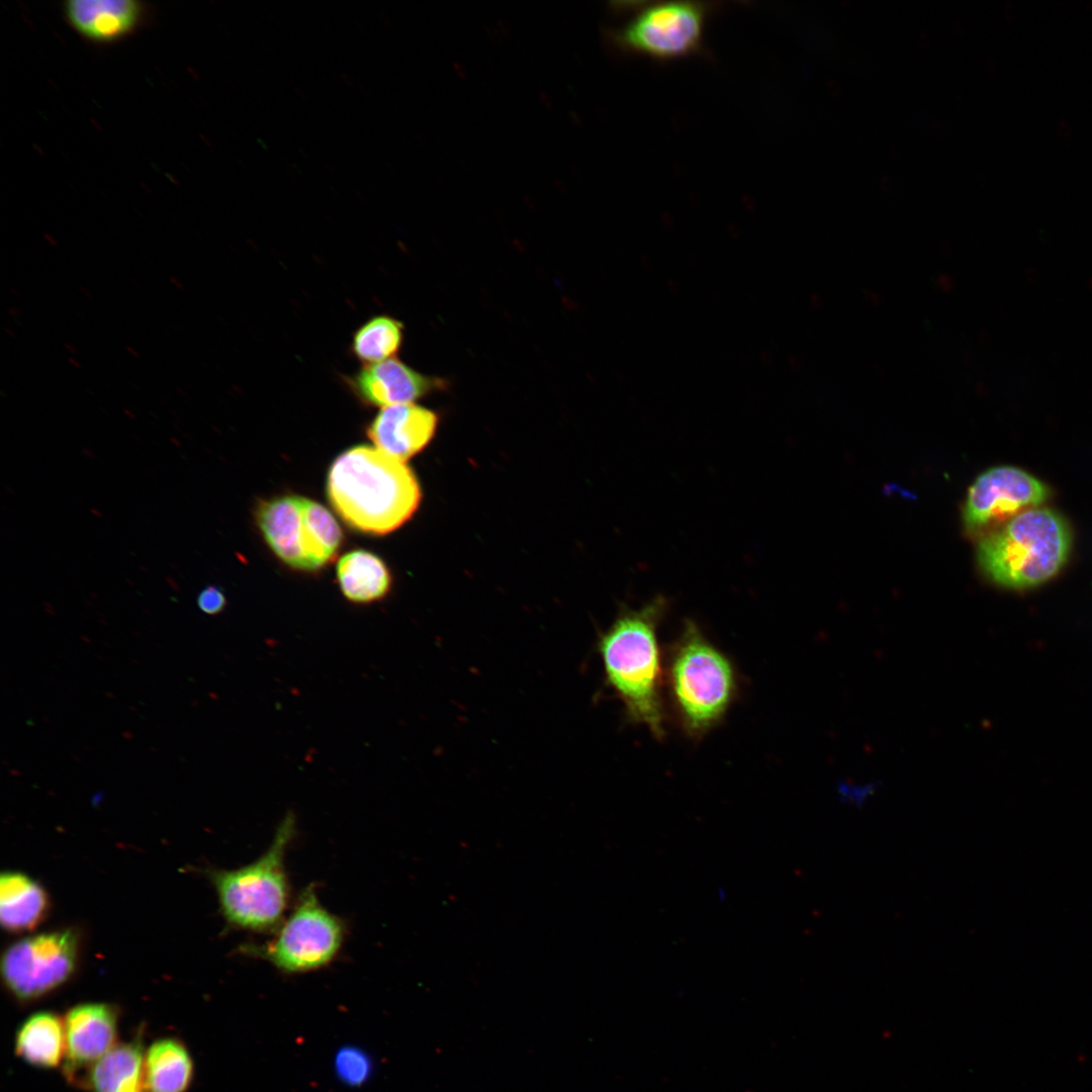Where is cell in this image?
Segmentation results:
<instances>
[{
	"label": "cell",
	"instance_id": "obj_13",
	"mask_svg": "<svg viewBox=\"0 0 1092 1092\" xmlns=\"http://www.w3.org/2000/svg\"><path fill=\"white\" fill-rule=\"evenodd\" d=\"M63 10L77 32L101 43L128 36L148 16L146 4L135 0H70Z\"/></svg>",
	"mask_w": 1092,
	"mask_h": 1092
},
{
	"label": "cell",
	"instance_id": "obj_14",
	"mask_svg": "<svg viewBox=\"0 0 1092 1092\" xmlns=\"http://www.w3.org/2000/svg\"><path fill=\"white\" fill-rule=\"evenodd\" d=\"M302 497L283 495L259 504L256 512L262 535L275 555L288 566L308 570L303 545Z\"/></svg>",
	"mask_w": 1092,
	"mask_h": 1092
},
{
	"label": "cell",
	"instance_id": "obj_27",
	"mask_svg": "<svg viewBox=\"0 0 1092 1092\" xmlns=\"http://www.w3.org/2000/svg\"><path fill=\"white\" fill-rule=\"evenodd\" d=\"M65 347H67V350H69L70 352L75 353L74 347L70 346L69 344H65Z\"/></svg>",
	"mask_w": 1092,
	"mask_h": 1092
},
{
	"label": "cell",
	"instance_id": "obj_8",
	"mask_svg": "<svg viewBox=\"0 0 1092 1092\" xmlns=\"http://www.w3.org/2000/svg\"><path fill=\"white\" fill-rule=\"evenodd\" d=\"M78 937L72 930H58L25 937L3 953V983L20 1003L36 1001L67 983L75 972Z\"/></svg>",
	"mask_w": 1092,
	"mask_h": 1092
},
{
	"label": "cell",
	"instance_id": "obj_4",
	"mask_svg": "<svg viewBox=\"0 0 1092 1092\" xmlns=\"http://www.w3.org/2000/svg\"><path fill=\"white\" fill-rule=\"evenodd\" d=\"M1071 544L1066 520L1054 510L1037 507L984 534L977 559L996 584L1024 589L1053 578L1066 563Z\"/></svg>",
	"mask_w": 1092,
	"mask_h": 1092
},
{
	"label": "cell",
	"instance_id": "obj_22",
	"mask_svg": "<svg viewBox=\"0 0 1092 1092\" xmlns=\"http://www.w3.org/2000/svg\"><path fill=\"white\" fill-rule=\"evenodd\" d=\"M336 1069L339 1076L348 1084H360L370 1073V1063L367 1057L355 1049L342 1050L336 1058Z\"/></svg>",
	"mask_w": 1092,
	"mask_h": 1092
},
{
	"label": "cell",
	"instance_id": "obj_23",
	"mask_svg": "<svg viewBox=\"0 0 1092 1092\" xmlns=\"http://www.w3.org/2000/svg\"><path fill=\"white\" fill-rule=\"evenodd\" d=\"M196 604L202 613L215 616L224 610L226 599L218 586L207 585L198 594Z\"/></svg>",
	"mask_w": 1092,
	"mask_h": 1092
},
{
	"label": "cell",
	"instance_id": "obj_26",
	"mask_svg": "<svg viewBox=\"0 0 1092 1092\" xmlns=\"http://www.w3.org/2000/svg\"><path fill=\"white\" fill-rule=\"evenodd\" d=\"M126 350L129 353H131L134 357H139V352L134 351V349H132V347H126Z\"/></svg>",
	"mask_w": 1092,
	"mask_h": 1092
},
{
	"label": "cell",
	"instance_id": "obj_9",
	"mask_svg": "<svg viewBox=\"0 0 1092 1092\" xmlns=\"http://www.w3.org/2000/svg\"><path fill=\"white\" fill-rule=\"evenodd\" d=\"M1049 487L1028 472L1013 466H997L981 473L969 487L964 525L970 532H990L1016 515L1040 507Z\"/></svg>",
	"mask_w": 1092,
	"mask_h": 1092
},
{
	"label": "cell",
	"instance_id": "obj_19",
	"mask_svg": "<svg viewBox=\"0 0 1092 1092\" xmlns=\"http://www.w3.org/2000/svg\"><path fill=\"white\" fill-rule=\"evenodd\" d=\"M336 573L342 594L356 604L381 600L391 585L385 563L366 550H353L343 555L338 561Z\"/></svg>",
	"mask_w": 1092,
	"mask_h": 1092
},
{
	"label": "cell",
	"instance_id": "obj_24",
	"mask_svg": "<svg viewBox=\"0 0 1092 1092\" xmlns=\"http://www.w3.org/2000/svg\"><path fill=\"white\" fill-rule=\"evenodd\" d=\"M170 281H171V282H173V284H174V285H175L176 287H178L179 289H181V288H182V285H181L180 281H179V280H176V279H175L174 277H170Z\"/></svg>",
	"mask_w": 1092,
	"mask_h": 1092
},
{
	"label": "cell",
	"instance_id": "obj_28",
	"mask_svg": "<svg viewBox=\"0 0 1092 1092\" xmlns=\"http://www.w3.org/2000/svg\"><path fill=\"white\" fill-rule=\"evenodd\" d=\"M80 289L82 290V292H83V293H84V294H85L86 296H90V294H89V293L87 292V290H85L84 288H80Z\"/></svg>",
	"mask_w": 1092,
	"mask_h": 1092
},
{
	"label": "cell",
	"instance_id": "obj_5",
	"mask_svg": "<svg viewBox=\"0 0 1092 1092\" xmlns=\"http://www.w3.org/2000/svg\"><path fill=\"white\" fill-rule=\"evenodd\" d=\"M295 834V819L288 814L267 850L256 860L211 873L220 911L230 925L264 933L275 931L283 922L290 899L285 858Z\"/></svg>",
	"mask_w": 1092,
	"mask_h": 1092
},
{
	"label": "cell",
	"instance_id": "obj_18",
	"mask_svg": "<svg viewBox=\"0 0 1092 1092\" xmlns=\"http://www.w3.org/2000/svg\"><path fill=\"white\" fill-rule=\"evenodd\" d=\"M48 906V895L37 882L22 873H2L0 920L7 931L33 929L47 914Z\"/></svg>",
	"mask_w": 1092,
	"mask_h": 1092
},
{
	"label": "cell",
	"instance_id": "obj_10",
	"mask_svg": "<svg viewBox=\"0 0 1092 1092\" xmlns=\"http://www.w3.org/2000/svg\"><path fill=\"white\" fill-rule=\"evenodd\" d=\"M66 1056L65 1078L83 1088L91 1067L118 1042L119 1011L109 1003L74 1005L64 1016Z\"/></svg>",
	"mask_w": 1092,
	"mask_h": 1092
},
{
	"label": "cell",
	"instance_id": "obj_12",
	"mask_svg": "<svg viewBox=\"0 0 1092 1092\" xmlns=\"http://www.w3.org/2000/svg\"><path fill=\"white\" fill-rule=\"evenodd\" d=\"M438 416L415 403L382 407L367 428L375 447L405 462L435 435Z\"/></svg>",
	"mask_w": 1092,
	"mask_h": 1092
},
{
	"label": "cell",
	"instance_id": "obj_25",
	"mask_svg": "<svg viewBox=\"0 0 1092 1092\" xmlns=\"http://www.w3.org/2000/svg\"><path fill=\"white\" fill-rule=\"evenodd\" d=\"M69 362L76 368H81V365L74 358H69Z\"/></svg>",
	"mask_w": 1092,
	"mask_h": 1092
},
{
	"label": "cell",
	"instance_id": "obj_3",
	"mask_svg": "<svg viewBox=\"0 0 1092 1092\" xmlns=\"http://www.w3.org/2000/svg\"><path fill=\"white\" fill-rule=\"evenodd\" d=\"M664 676L673 714L693 739L724 719L738 692L733 662L691 620L669 649Z\"/></svg>",
	"mask_w": 1092,
	"mask_h": 1092
},
{
	"label": "cell",
	"instance_id": "obj_16",
	"mask_svg": "<svg viewBox=\"0 0 1092 1092\" xmlns=\"http://www.w3.org/2000/svg\"><path fill=\"white\" fill-rule=\"evenodd\" d=\"M14 1052L33 1068H58L66 1056L64 1018L49 1010L30 1014L16 1029Z\"/></svg>",
	"mask_w": 1092,
	"mask_h": 1092
},
{
	"label": "cell",
	"instance_id": "obj_2",
	"mask_svg": "<svg viewBox=\"0 0 1092 1092\" xmlns=\"http://www.w3.org/2000/svg\"><path fill=\"white\" fill-rule=\"evenodd\" d=\"M329 500L351 528L384 535L404 524L421 502L419 482L404 461L377 447H352L333 462Z\"/></svg>",
	"mask_w": 1092,
	"mask_h": 1092
},
{
	"label": "cell",
	"instance_id": "obj_20",
	"mask_svg": "<svg viewBox=\"0 0 1092 1092\" xmlns=\"http://www.w3.org/2000/svg\"><path fill=\"white\" fill-rule=\"evenodd\" d=\"M303 545L308 570L326 565L342 543V530L332 513L317 502L302 497Z\"/></svg>",
	"mask_w": 1092,
	"mask_h": 1092
},
{
	"label": "cell",
	"instance_id": "obj_6",
	"mask_svg": "<svg viewBox=\"0 0 1092 1092\" xmlns=\"http://www.w3.org/2000/svg\"><path fill=\"white\" fill-rule=\"evenodd\" d=\"M629 16L610 32L621 52L672 61L704 50L706 26L713 4L696 1L629 3Z\"/></svg>",
	"mask_w": 1092,
	"mask_h": 1092
},
{
	"label": "cell",
	"instance_id": "obj_1",
	"mask_svg": "<svg viewBox=\"0 0 1092 1092\" xmlns=\"http://www.w3.org/2000/svg\"><path fill=\"white\" fill-rule=\"evenodd\" d=\"M667 607V600L657 596L639 609H624L598 643L606 681L627 719L659 740L666 733L657 634Z\"/></svg>",
	"mask_w": 1092,
	"mask_h": 1092
},
{
	"label": "cell",
	"instance_id": "obj_11",
	"mask_svg": "<svg viewBox=\"0 0 1092 1092\" xmlns=\"http://www.w3.org/2000/svg\"><path fill=\"white\" fill-rule=\"evenodd\" d=\"M344 381L363 403L383 407L413 403L445 386L443 379L422 374L397 358L363 365Z\"/></svg>",
	"mask_w": 1092,
	"mask_h": 1092
},
{
	"label": "cell",
	"instance_id": "obj_15",
	"mask_svg": "<svg viewBox=\"0 0 1092 1092\" xmlns=\"http://www.w3.org/2000/svg\"><path fill=\"white\" fill-rule=\"evenodd\" d=\"M142 1036L118 1042L89 1070L83 1088L89 1092H148Z\"/></svg>",
	"mask_w": 1092,
	"mask_h": 1092
},
{
	"label": "cell",
	"instance_id": "obj_17",
	"mask_svg": "<svg viewBox=\"0 0 1092 1092\" xmlns=\"http://www.w3.org/2000/svg\"><path fill=\"white\" fill-rule=\"evenodd\" d=\"M148 1092H187L194 1079L193 1058L177 1036L155 1039L145 1051Z\"/></svg>",
	"mask_w": 1092,
	"mask_h": 1092
},
{
	"label": "cell",
	"instance_id": "obj_7",
	"mask_svg": "<svg viewBox=\"0 0 1092 1092\" xmlns=\"http://www.w3.org/2000/svg\"><path fill=\"white\" fill-rule=\"evenodd\" d=\"M264 944L244 946L245 953L271 964L285 974H301L330 965L346 936L340 917L323 906L312 886L299 895L291 913Z\"/></svg>",
	"mask_w": 1092,
	"mask_h": 1092
},
{
	"label": "cell",
	"instance_id": "obj_21",
	"mask_svg": "<svg viewBox=\"0 0 1092 1092\" xmlns=\"http://www.w3.org/2000/svg\"><path fill=\"white\" fill-rule=\"evenodd\" d=\"M403 325L386 314L369 318L352 337L351 352L359 361L378 363L394 356L401 347Z\"/></svg>",
	"mask_w": 1092,
	"mask_h": 1092
}]
</instances>
